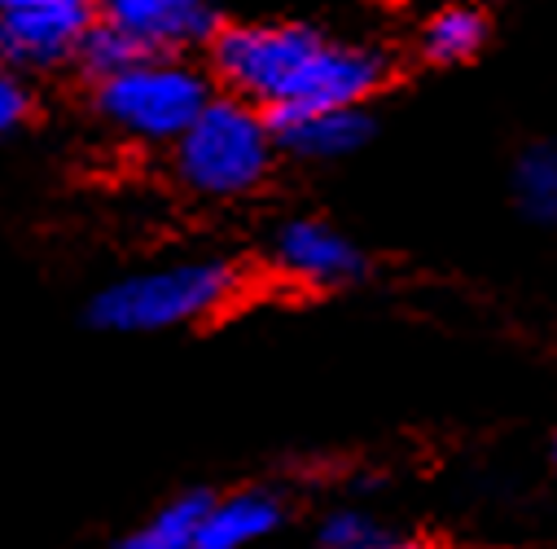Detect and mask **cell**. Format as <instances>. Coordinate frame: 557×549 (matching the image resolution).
<instances>
[{
	"label": "cell",
	"mask_w": 557,
	"mask_h": 549,
	"mask_svg": "<svg viewBox=\"0 0 557 549\" xmlns=\"http://www.w3.org/2000/svg\"><path fill=\"white\" fill-rule=\"evenodd\" d=\"M272 119L233 93H211V101L172 142L176 176L202 198H242L259 190L272 172Z\"/></svg>",
	"instance_id": "3957f363"
},
{
	"label": "cell",
	"mask_w": 557,
	"mask_h": 549,
	"mask_svg": "<svg viewBox=\"0 0 557 549\" xmlns=\"http://www.w3.org/2000/svg\"><path fill=\"white\" fill-rule=\"evenodd\" d=\"M237 291L242 272L228 259H172L159 268L127 272V278L97 291V300L88 304V321L106 334H163L224 313Z\"/></svg>",
	"instance_id": "7a4b0ae2"
},
{
	"label": "cell",
	"mask_w": 557,
	"mask_h": 549,
	"mask_svg": "<svg viewBox=\"0 0 557 549\" xmlns=\"http://www.w3.org/2000/svg\"><path fill=\"white\" fill-rule=\"evenodd\" d=\"M356 549H426V545H417V540H391V536H373V540H364V545H356Z\"/></svg>",
	"instance_id": "2e32d148"
},
{
	"label": "cell",
	"mask_w": 557,
	"mask_h": 549,
	"mask_svg": "<svg viewBox=\"0 0 557 549\" xmlns=\"http://www.w3.org/2000/svg\"><path fill=\"white\" fill-rule=\"evenodd\" d=\"M373 536H377V527H373L369 514H360V510H338V514H330L325 527H321V549H356V545H364V540H373Z\"/></svg>",
	"instance_id": "9a60e30c"
},
{
	"label": "cell",
	"mask_w": 557,
	"mask_h": 549,
	"mask_svg": "<svg viewBox=\"0 0 557 549\" xmlns=\"http://www.w3.org/2000/svg\"><path fill=\"white\" fill-rule=\"evenodd\" d=\"M27 114H32V88H27L23 71L0 62V136L14 132Z\"/></svg>",
	"instance_id": "5bb4252c"
},
{
	"label": "cell",
	"mask_w": 557,
	"mask_h": 549,
	"mask_svg": "<svg viewBox=\"0 0 557 549\" xmlns=\"http://www.w3.org/2000/svg\"><path fill=\"white\" fill-rule=\"evenodd\" d=\"M487 40V14L470 0H448L440 5L422 32H417V49H422L426 62L435 66H457V62H470Z\"/></svg>",
	"instance_id": "30bf717a"
},
{
	"label": "cell",
	"mask_w": 557,
	"mask_h": 549,
	"mask_svg": "<svg viewBox=\"0 0 557 549\" xmlns=\"http://www.w3.org/2000/svg\"><path fill=\"white\" fill-rule=\"evenodd\" d=\"M272 136H276V150H286L295 159L334 163V159H347L360 146H369L373 119L364 106H325V110L272 119Z\"/></svg>",
	"instance_id": "ba28073f"
},
{
	"label": "cell",
	"mask_w": 557,
	"mask_h": 549,
	"mask_svg": "<svg viewBox=\"0 0 557 549\" xmlns=\"http://www.w3.org/2000/svg\"><path fill=\"white\" fill-rule=\"evenodd\" d=\"M211 93V75L181 53H136L127 66L92 80V110L132 142L172 146Z\"/></svg>",
	"instance_id": "277c9868"
},
{
	"label": "cell",
	"mask_w": 557,
	"mask_h": 549,
	"mask_svg": "<svg viewBox=\"0 0 557 549\" xmlns=\"http://www.w3.org/2000/svg\"><path fill=\"white\" fill-rule=\"evenodd\" d=\"M211 71L224 93L286 119L325 106H364L391 58L364 40H334L308 23H233L211 40Z\"/></svg>",
	"instance_id": "6da1fadb"
},
{
	"label": "cell",
	"mask_w": 557,
	"mask_h": 549,
	"mask_svg": "<svg viewBox=\"0 0 557 549\" xmlns=\"http://www.w3.org/2000/svg\"><path fill=\"white\" fill-rule=\"evenodd\" d=\"M272 264L286 272L290 282L312 286V291H343L364 278V251L334 224L317 216H295L286 224H276L268 242Z\"/></svg>",
	"instance_id": "52a82bcc"
},
{
	"label": "cell",
	"mask_w": 557,
	"mask_h": 549,
	"mask_svg": "<svg viewBox=\"0 0 557 549\" xmlns=\"http://www.w3.org/2000/svg\"><path fill=\"white\" fill-rule=\"evenodd\" d=\"M136 53H141V49H136L132 40H123L114 27H106L101 19H92L88 32H84V40H79V49H75V62H79V71L88 80H101V75L127 66Z\"/></svg>",
	"instance_id": "4fadbf2b"
},
{
	"label": "cell",
	"mask_w": 557,
	"mask_h": 549,
	"mask_svg": "<svg viewBox=\"0 0 557 549\" xmlns=\"http://www.w3.org/2000/svg\"><path fill=\"white\" fill-rule=\"evenodd\" d=\"M282 518H286L282 501H276V492H263V488L211 501L198 523L194 549H250L255 540L282 527Z\"/></svg>",
	"instance_id": "9c48e42d"
},
{
	"label": "cell",
	"mask_w": 557,
	"mask_h": 549,
	"mask_svg": "<svg viewBox=\"0 0 557 549\" xmlns=\"http://www.w3.org/2000/svg\"><path fill=\"white\" fill-rule=\"evenodd\" d=\"M92 19L141 53H185L211 45L224 27L215 0H92Z\"/></svg>",
	"instance_id": "8992f818"
},
{
	"label": "cell",
	"mask_w": 557,
	"mask_h": 549,
	"mask_svg": "<svg viewBox=\"0 0 557 549\" xmlns=\"http://www.w3.org/2000/svg\"><path fill=\"white\" fill-rule=\"evenodd\" d=\"M553 466H557V440H553Z\"/></svg>",
	"instance_id": "e0dca14e"
},
{
	"label": "cell",
	"mask_w": 557,
	"mask_h": 549,
	"mask_svg": "<svg viewBox=\"0 0 557 549\" xmlns=\"http://www.w3.org/2000/svg\"><path fill=\"white\" fill-rule=\"evenodd\" d=\"M513 203L531 224L557 229V142H531L518 155Z\"/></svg>",
	"instance_id": "8fae6325"
},
{
	"label": "cell",
	"mask_w": 557,
	"mask_h": 549,
	"mask_svg": "<svg viewBox=\"0 0 557 549\" xmlns=\"http://www.w3.org/2000/svg\"><path fill=\"white\" fill-rule=\"evenodd\" d=\"M92 23V0H0V62L53 71L75 62Z\"/></svg>",
	"instance_id": "5b68a950"
},
{
	"label": "cell",
	"mask_w": 557,
	"mask_h": 549,
	"mask_svg": "<svg viewBox=\"0 0 557 549\" xmlns=\"http://www.w3.org/2000/svg\"><path fill=\"white\" fill-rule=\"evenodd\" d=\"M207 505H211L207 492H185V497L168 501L163 510H154L150 523L127 532L114 549H194V536H198Z\"/></svg>",
	"instance_id": "7c38bea8"
}]
</instances>
